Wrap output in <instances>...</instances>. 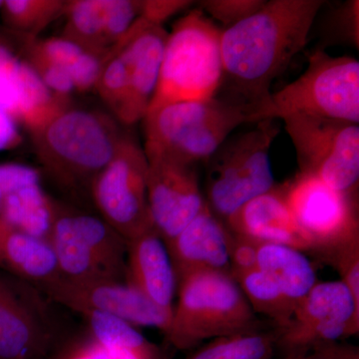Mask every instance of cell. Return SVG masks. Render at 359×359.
Wrapping results in <instances>:
<instances>
[{
	"mask_svg": "<svg viewBox=\"0 0 359 359\" xmlns=\"http://www.w3.org/2000/svg\"><path fill=\"white\" fill-rule=\"evenodd\" d=\"M168 32L139 18L113 46L126 65L130 85L127 126L143 120L159 80Z\"/></svg>",
	"mask_w": 359,
	"mask_h": 359,
	"instance_id": "2e32d148",
	"label": "cell"
},
{
	"mask_svg": "<svg viewBox=\"0 0 359 359\" xmlns=\"http://www.w3.org/2000/svg\"><path fill=\"white\" fill-rule=\"evenodd\" d=\"M278 341V330H252L212 339L188 359H269Z\"/></svg>",
	"mask_w": 359,
	"mask_h": 359,
	"instance_id": "83f0119b",
	"label": "cell"
},
{
	"mask_svg": "<svg viewBox=\"0 0 359 359\" xmlns=\"http://www.w3.org/2000/svg\"><path fill=\"white\" fill-rule=\"evenodd\" d=\"M306 115L359 124V62L349 56L334 57L313 51L301 76L271 93L262 118L283 119Z\"/></svg>",
	"mask_w": 359,
	"mask_h": 359,
	"instance_id": "52a82bcc",
	"label": "cell"
},
{
	"mask_svg": "<svg viewBox=\"0 0 359 359\" xmlns=\"http://www.w3.org/2000/svg\"><path fill=\"white\" fill-rule=\"evenodd\" d=\"M301 173L355 195L359 180V125L306 115L283 117Z\"/></svg>",
	"mask_w": 359,
	"mask_h": 359,
	"instance_id": "ba28073f",
	"label": "cell"
},
{
	"mask_svg": "<svg viewBox=\"0 0 359 359\" xmlns=\"http://www.w3.org/2000/svg\"><path fill=\"white\" fill-rule=\"evenodd\" d=\"M147 160L151 218L167 245L202 211L207 202L201 192L196 165L167 158Z\"/></svg>",
	"mask_w": 359,
	"mask_h": 359,
	"instance_id": "5bb4252c",
	"label": "cell"
},
{
	"mask_svg": "<svg viewBox=\"0 0 359 359\" xmlns=\"http://www.w3.org/2000/svg\"><path fill=\"white\" fill-rule=\"evenodd\" d=\"M168 341L179 351L203 340L261 330L257 313L231 273L198 271L178 282Z\"/></svg>",
	"mask_w": 359,
	"mask_h": 359,
	"instance_id": "5b68a950",
	"label": "cell"
},
{
	"mask_svg": "<svg viewBox=\"0 0 359 359\" xmlns=\"http://www.w3.org/2000/svg\"><path fill=\"white\" fill-rule=\"evenodd\" d=\"M0 271L42 289L61 278L50 243L0 219Z\"/></svg>",
	"mask_w": 359,
	"mask_h": 359,
	"instance_id": "ffe728a7",
	"label": "cell"
},
{
	"mask_svg": "<svg viewBox=\"0 0 359 359\" xmlns=\"http://www.w3.org/2000/svg\"><path fill=\"white\" fill-rule=\"evenodd\" d=\"M47 240L55 255L61 278L73 282L110 278L96 263L77 233L71 219L70 209L55 202Z\"/></svg>",
	"mask_w": 359,
	"mask_h": 359,
	"instance_id": "44dd1931",
	"label": "cell"
},
{
	"mask_svg": "<svg viewBox=\"0 0 359 359\" xmlns=\"http://www.w3.org/2000/svg\"><path fill=\"white\" fill-rule=\"evenodd\" d=\"M129 132L114 116L70 104L30 133L37 157L52 178L77 189L90 188Z\"/></svg>",
	"mask_w": 359,
	"mask_h": 359,
	"instance_id": "7a4b0ae2",
	"label": "cell"
},
{
	"mask_svg": "<svg viewBox=\"0 0 359 359\" xmlns=\"http://www.w3.org/2000/svg\"><path fill=\"white\" fill-rule=\"evenodd\" d=\"M262 105L230 96L169 104L143 118L145 152L187 164L207 161L238 127L262 120Z\"/></svg>",
	"mask_w": 359,
	"mask_h": 359,
	"instance_id": "3957f363",
	"label": "cell"
},
{
	"mask_svg": "<svg viewBox=\"0 0 359 359\" xmlns=\"http://www.w3.org/2000/svg\"><path fill=\"white\" fill-rule=\"evenodd\" d=\"M359 306L341 280L318 283L278 330V346L287 354L308 353L358 334Z\"/></svg>",
	"mask_w": 359,
	"mask_h": 359,
	"instance_id": "7c38bea8",
	"label": "cell"
},
{
	"mask_svg": "<svg viewBox=\"0 0 359 359\" xmlns=\"http://www.w3.org/2000/svg\"><path fill=\"white\" fill-rule=\"evenodd\" d=\"M233 235L205 203L202 211L168 243L177 280L198 271L231 273Z\"/></svg>",
	"mask_w": 359,
	"mask_h": 359,
	"instance_id": "e0dca14e",
	"label": "cell"
},
{
	"mask_svg": "<svg viewBox=\"0 0 359 359\" xmlns=\"http://www.w3.org/2000/svg\"><path fill=\"white\" fill-rule=\"evenodd\" d=\"M193 4V1L187 0H146L142 1L140 18L149 22L163 26L165 21L186 11Z\"/></svg>",
	"mask_w": 359,
	"mask_h": 359,
	"instance_id": "d590c367",
	"label": "cell"
},
{
	"mask_svg": "<svg viewBox=\"0 0 359 359\" xmlns=\"http://www.w3.org/2000/svg\"><path fill=\"white\" fill-rule=\"evenodd\" d=\"M20 142L18 123L11 116L0 110V151L16 147Z\"/></svg>",
	"mask_w": 359,
	"mask_h": 359,
	"instance_id": "8d00e7d4",
	"label": "cell"
},
{
	"mask_svg": "<svg viewBox=\"0 0 359 359\" xmlns=\"http://www.w3.org/2000/svg\"><path fill=\"white\" fill-rule=\"evenodd\" d=\"M323 0H271L237 25L222 29L226 96L263 104L271 83L308 45Z\"/></svg>",
	"mask_w": 359,
	"mask_h": 359,
	"instance_id": "6da1fadb",
	"label": "cell"
},
{
	"mask_svg": "<svg viewBox=\"0 0 359 359\" xmlns=\"http://www.w3.org/2000/svg\"><path fill=\"white\" fill-rule=\"evenodd\" d=\"M221 34L219 26L201 9L189 11L175 23L168 33L147 113L169 104L204 102L218 96L224 81Z\"/></svg>",
	"mask_w": 359,
	"mask_h": 359,
	"instance_id": "277c9868",
	"label": "cell"
},
{
	"mask_svg": "<svg viewBox=\"0 0 359 359\" xmlns=\"http://www.w3.org/2000/svg\"><path fill=\"white\" fill-rule=\"evenodd\" d=\"M4 193H2L1 189H0V219H2V208H4Z\"/></svg>",
	"mask_w": 359,
	"mask_h": 359,
	"instance_id": "f35d334b",
	"label": "cell"
},
{
	"mask_svg": "<svg viewBox=\"0 0 359 359\" xmlns=\"http://www.w3.org/2000/svg\"><path fill=\"white\" fill-rule=\"evenodd\" d=\"M257 268L271 276L295 308L318 283L316 271L302 250L278 244H259Z\"/></svg>",
	"mask_w": 359,
	"mask_h": 359,
	"instance_id": "7402d4cb",
	"label": "cell"
},
{
	"mask_svg": "<svg viewBox=\"0 0 359 359\" xmlns=\"http://www.w3.org/2000/svg\"><path fill=\"white\" fill-rule=\"evenodd\" d=\"M252 125V129L229 137L205 161V202L224 223L245 203L276 186L269 152L280 125L275 119Z\"/></svg>",
	"mask_w": 359,
	"mask_h": 359,
	"instance_id": "8992f818",
	"label": "cell"
},
{
	"mask_svg": "<svg viewBox=\"0 0 359 359\" xmlns=\"http://www.w3.org/2000/svg\"><path fill=\"white\" fill-rule=\"evenodd\" d=\"M108 0L67 1L63 37L76 42L85 50L106 55L110 51L106 41Z\"/></svg>",
	"mask_w": 359,
	"mask_h": 359,
	"instance_id": "484cf974",
	"label": "cell"
},
{
	"mask_svg": "<svg viewBox=\"0 0 359 359\" xmlns=\"http://www.w3.org/2000/svg\"><path fill=\"white\" fill-rule=\"evenodd\" d=\"M233 235L259 244L289 245L299 250H311V245L295 223L285 201L283 187L245 203L224 222Z\"/></svg>",
	"mask_w": 359,
	"mask_h": 359,
	"instance_id": "ac0fdd59",
	"label": "cell"
},
{
	"mask_svg": "<svg viewBox=\"0 0 359 359\" xmlns=\"http://www.w3.org/2000/svg\"><path fill=\"white\" fill-rule=\"evenodd\" d=\"M48 299L39 289L0 271V359H49L57 334Z\"/></svg>",
	"mask_w": 359,
	"mask_h": 359,
	"instance_id": "8fae6325",
	"label": "cell"
},
{
	"mask_svg": "<svg viewBox=\"0 0 359 359\" xmlns=\"http://www.w3.org/2000/svg\"><path fill=\"white\" fill-rule=\"evenodd\" d=\"M283 359H358V358L354 356L351 358L348 354H344L341 351L323 346L314 349L313 353L308 351V353L287 354V358Z\"/></svg>",
	"mask_w": 359,
	"mask_h": 359,
	"instance_id": "74e56055",
	"label": "cell"
},
{
	"mask_svg": "<svg viewBox=\"0 0 359 359\" xmlns=\"http://www.w3.org/2000/svg\"><path fill=\"white\" fill-rule=\"evenodd\" d=\"M233 235L231 244V275L236 276L257 268V255L259 243L250 238Z\"/></svg>",
	"mask_w": 359,
	"mask_h": 359,
	"instance_id": "e575fe53",
	"label": "cell"
},
{
	"mask_svg": "<svg viewBox=\"0 0 359 359\" xmlns=\"http://www.w3.org/2000/svg\"><path fill=\"white\" fill-rule=\"evenodd\" d=\"M126 245L125 282L160 308L173 313L178 280L164 240L153 226Z\"/></svg>",
	"mask_w": 359,
	"mask_h": 359,
	"instance_id": "d6986e66",
	"label": "cell"
},
{
	"mask_svg": "<svg viewBox=\"0 0 359 359\" xmlns=\"http://www.w3.org/2000/svg\"><path fill=\"white\" fill-rule=\"evenodd\" d=\"M77 233L104 273L112 280H125L126 241L102 218L70 210Z\"/></svg>",
	"mask_w": 359,
	"mask_h": 359,
	"instance_id": "cb8c5ba5",
	"label": "cell"
},
{
	"mask_svg": "<svg viewBox=\"0 0 359 359\" xmlns=\"http://www.w3.org/2000/svg\"><path fill=\"white\" fill-rule=\"evenodd\" d=\"M52 302L79 314L100 313L119 318L135 327H152L166 334L172 314L123 280L73 282L58 278L40 289Z\"/></svg>",
	"mask_w": 359,
	"mask_h": 359,
	"instance_id": "4fadbf2b",
	"label": "cell"
},
{
	"mask_svg": "<svg viewBox=\"0 0 359 359\" xmlns=\"http://www.w3.org/2000/svg\"><path fill=\"white\" fill-rule=\"evenodd\" d=\"M40 182L37 170L22 164H0V189L4 196Z\"/></svg>",
	"mask_w": 359,
	"mask_h": 359,
	"instance_id": "836d02e7",
	"label": "cell"
},
{
	"mask_svg": "<svg viewBox=\"0 0 359 359\" xmlns=\"http://www.w3.org/2000/svg\"><path fill=\"white\" fill-rule=\"evenodd\" d=\"M266 0H204L200 9L226 28L250 18L264 6Z\"/></svg>",
	"mask_w": 359,
	"mask_h": 359,
	"instance_id": "f546056e",
	"label": "cell"
},
{
	"mask_svg": "<svg viewBox=\"0 0 359 359\" xmlns=\"http://www.w3.org/2000/svg\"><path fill=\"white\" fill-rule=\"evenodd\" d=\"M53 211V201L37 183L4 195L2 219L18 230L47 238Z\"/></svg>",
	"mask_w": 359,
	"mask_h": 359,
	"instance_id": "d4e9b609",
	"label": "cell"
},
{
	"mask_svg": "<svg viewBox=\"0 0 359 359\" xmlns=\"http://www.w3.org/2000/svg\"><path fill=\"white\" fill-rule=\"evenodd\" d=\"M106 55L85 50L68 68L75 91L84 93L95 89Z\"/></svg>",
	"mask_w": 359,
	"mask_h": 359,
	"instance_id": "1f68e13d",
	"label": "cell"
},
{
	"mask_svg": "<svg viewBox=\"0 0 359 359\" xmlns=\"http://www.w3.org/2000/svg\"><path fill=\"white\" fill-rule=\"evenodd\" d=\"M282 187L295 223L311 250L330 257L359 243L355 195L335 190L311 174H297Z\"/></svg>",
	"mask_w": 359,
	"mask_h": 359,
	"instance_id": "30bf717a",
	"label": "cell"
},
{
	"mask_svg": "<svg viewBox=\"0 0 359 359\" xmlns=\"http://www.w3.org/2000/svg\"><path fill=\"white\" fill-rule=\"evenodd\" d=\"M2 2H4V0H0V9H1Z\"/></svg>",
	"mask_w": 359,
	"mask_h": 359,
	"instance_id": "ab89813d",
	"label": "cell"
},
{
	"mask_svg": "<svg viewBox=\"0 0 359 359\" xmlns=\"http://www.w3.org/2000/svg\"><path fill=\"white\" fill-rule=\"evenodd\" d=\"M63 0H4L2 20L9 29L34 39L52 21L65 15Z\"/></svg>",
	"mask_w": 359,
	"mask_h": 359,
	"instance_id": "f1b7e54d",
	"label": "cell"
},
{
	"mask_svg": "<svg viewBox=\"0 0 359 359\" xmlns=\"http://www.w3.org/2000/svg\"><path fill=\"white\" fill-rule=\"evenodd\" d=\"M25 60L32 66L45 86L50 90L54 95L69 99L71 93L75 91V89L68 68L53 65L32 54H26Z\"/></svg>",
	"mask_w": 359,
	"mask_h": 359,
	"instance_id": "4dcf8cb0",
	"label": "cell"
},
{
	"mask_svg": "<svg viewBox=\"0 0 359 359\" xmlns=\"http://www.w3.org/2000/svg\"><path fill=\"white\" fill-rule=\"evenodd\" d=\"M49 359H108L88 332L57 344Z\"/></svg>",
	"mask_w": 359,
	"mask_h": 359,
	"instance_id": "d6a6232c",
	"label": "cell"
},
{
	"mask_svg": "<svg viewBox=\"0 0 359 359\" xmlns=\"http://www.w3.org/2000/svg\"><path fill=\"white\" fill-rule=\"evenodd\" d=\"M70 103L54 95L32 66L0 43V110L32 132Z\"/></svg>",
	"mask_w": 359,
	"mask_h": 359,
	"instance_id": "9a60e30c",
	"label": "cell"
},
{
	"mask_svg": "<svg viewBox=\"0 0 359 359\" xmlns=\"http://www.w3.org/2000/svg\"><path fill=\"white\" fill-rule=\"evenodd\" d=\"M233 278L255 313L271 318L276 330H280L289 325L295 304L285 297L271 276L255 268Z\"/></svg>",
	"mask_w": 359,
	"mask_h": 359,
	"instance_id": "4316f807",
	"label": "cell"
},
{
	"mask_svg": "<svg viewBox=\"0 0 359 359\" xmlns=\"http://www.w3.org/2000/svg\"><path fill=\"white\" fill-rule=\"evenodd\" d=\"M81 316L86 320L87 332L108 359H164L159 347L133 325L94 311Z\"/></svg>",
	"mask_w": 359,
	"mask_h": 359,
	"instance_id": "603a6c76",
	"label": "cell"
},
{
	"mask_svg": "<svg viewBox=\"0 0 359 359\" xmlns=\"http://www.w3.org/2000/svg\"><path fill=\"white\" fill-rule=\"evenodd\" d=\"M148 166L143 147L129 132L114 159L90 185L101 218L126 242L154 226L148 203Z\"/></svg>",
	"mask_w": 359,
	"mask_h": 359,
	"instance_id": "9c48e42d",
	"label": "cell"
}]
</instances>
